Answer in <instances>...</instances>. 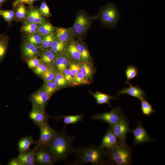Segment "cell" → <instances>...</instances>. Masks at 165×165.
<instances>
[{
  "instance_id": "6da1fadb",
  "label": "cell",
  "mask_w": 165,
  "mask_h": 165,
  "mask_svg": "<svg viewBox=\"0 0 165 165\" xmlns=\"http://www.w3.org/2000/svg\"><path fill=\"white\" fill-rule=\"evenodd\" d=\"M75 139V137L68 134L65 128L57 131L56 136L48 147L53 162L66 160L71 154L75 152V149L73 146Z\"/></svg>"
},
{
  "instance_id": "7a4b0ae2",
  "label": "cell",
  "mask_w": 165,
  "mask_h": 165,
  "mask_svg": "<svg viewBox=\"0 0 165 165\" xmlns=\"http://www.w3.org/2000/svg\"><path fill=\"white\" fill-rule=\"evenodd\" d=\"M74 152L76 156L75 165L86 163L95 165H102L106 163V159H108L106 150L94 145L77 148L75 149Z\"/></svg>"
},
{
  "instance_id": "3957f363",
  "label": "cell",
  "mask_w": 165,
  "mask_h": 165,
  "mask_svg": "<svg viewBox=\"0 0 165 165\" xmlns=\"http://www.w3.org/2000/svg\"><path fill=\"white\" fill-rule=\"evenodd\" d=\"M108 159L118 165H129L132 162V151L126 141L118 140L112 148L106 150Z\"/></svg>"
},
{
  "instance_id": "277c9868",
  "label": "cell",
  "mask_w": 165,
  "mask_h": 165,
  "mask_svg": "<svg viewBox=\"0 0 165 165\" xmlns=\"http://www.w3.org/2000/svg\"><path fill=\"white\" fill-rule=\"evenodd\" d=\"M120 17L116 6L113 3H108L101 7L97 18L104 26L113 28L116 26Z\"/></svg>"
},
{
  "instance_id": "5b68a950",
  "label": "cell",
  "mask_w": 165,
  "mask_h": 165,
  "mask_svg": "<svg viewBox=\"0 0 165 165\" xmlns=\"http://www.w3.org/2000/svg\"><path fill=\"white\" fill-rule=\"evenodd\" d=\"M93 18L84 10L79 11L72 27L75 36L80 37L85 34L90 27Z\"/></svg>"
},
{
  "instance_id": "8992f818",
  "label": "cell",
  "mask_w": 165,
  "mask_h": 165,
  "mask_svg": "<svg viewBox=\"0 0 165 165\" xmlns=\"http://www.w3.org/2000/svg\"><path fill=\"white\" fill-rule=\"evenodd\" d=\"M112 131L118 139L121 141H126L127 135L130 132L128 120L122 112L117 123L111 127Z\"/></svg>"
},
{
  "instance_id": "52a82bcc",
  "label": "cell",
  "mask_w": 165,
  "mask_h": 165,
  "mask_svg": "<svg viewBox=\"0 0 165 165\" xmlns=\"http://www.w3.org/2000/svg\"><path fill=\"white\" fill-rule=\"evenodd\" d=\"M39 128L40 136L39 139L36 141V146L38 147L48 148L49 144L56 136L57 131L50 127L48 123Z\"/></svg>"
},
{
  "instance_id": "ba28073f",
  "label": "cell",
  "mask_w": 165,
  "mask_h": 165,
  "mask_svg": "<svg viewBox=\"0 0 165 165\" xmlns=\"http://www.w3.org/2000/svg\"><path fill=\"white\" fill-rule=\"evenodd\" d=\"M122 112L120 107L113 108L108 112L92 115L91 119L94 120H100L108 123L111 127H113L117 123Z\"/></svg>"
},
{
  "instance_id": "9c48e42d",
  "label": "cell",
  "mask_w": 165,
  "mask_h": 165,
  "mask_svg": "<svg viewBox=\"0 0 165 165\" xmlns=\"http://www.w3.org/2000/svg\"><path fill=\"white\" fill-rule=\"evenodd\" d=\"M130 132L134 135L133 143L135 146L146 142H155L154 139L151 138L149 136L146 130L140 121L138 122L135 128L130 129Z\"/></svg>"
},
{
  "instance_id": "30bf717a",
  "label": "cell",
  "mask_w": 165,
  "mask_h": 165,
  "mask_svg": "<svg viewBox=\"0 0 165 165\" xmlns=\"http://www.w3.org/2000/svg\"><path fill=\"white\" fill-rule=\"evenodd\" d=\"M28 117L39 128L48 123L49 118H53L57 119L58 118V117H51L47 115L45 109L33 106L28 114Z\"/></svg>"
},
{
  "instance_id": "8fae6325",
  "label": "cell",
  "mask_w": 165,
  "mask_h": 165,
  "mask_svg": "<svg viewBox=\"0 0 165 165\" xmlns=\"http://www.w3.org/2000/svg\"><path fill=\"white\" fill-rule=\"evenodd\" d=\"M35 147V164L45 165H53L54 162L49 149L48 148Z\"/></svg>"
},
{
  "instance_id": "7c38bea8",
  "label": "cell",
  "mask_w": 165,
  "mask_h": 165,
  "mask_svg": "<svg viewBox=\"0 0 165 165\" xmlns=\"http://www.w3.org/2000/svg\"><path fill=\"white\" fill-rule=\"evenodd\" d=\"M51 97L42 88L33 93L29 97L32 106L45 109Z\"/></svg>"
},
{
  "instance_id": "4fadbf2b",
  "label": "cell",
  "mask_w": 165,
  "mask_h": 165,
  "mask_svg": "<svg viewBox=\"0 0 165 165\" xmlns=\"http://www.w3.org/2000/svg\"><path fill=\"white\" fill-rule=\"evenodd\" d=\"M27 10V14L24 23L29 22L39 25L47 21L37 7L29 6Z\"/></svg>"
},
{
  "instance_id": "5bb4252c",
  "label": "cell",
  "mask_w": 165,
  "mask_h": 165,
  "mask_svg": "<svg viewBox=\"0 0 165 165\" xmlns=\"http://www.w3.org/2000/svg\"><path fill=\"white\" fill-rule=\"evenodd\" d=\"M21 50L22 56L26 60L39 57L42 51L39 47L25 41L22 46Z\"/></svg>"
},
{
  "instance_id": "9a60e30c",
  "label": "cell",
  "mask_w": 165,
  "mask_h": 165,
  "mask_svg": "<svg viewBox=\"0 0 165 165\" xmlns=\"http://www.w3.org/2000/svg\"><path fill=\"white\" fill-rule=\"evenodd\" d=\"M75 36L72 28H56L55 32L56 38L61 42L66 43L74 40Z\"/></svg>"
},
{
  "instance_id": "2e32d148",
  "label": "cell",
  "mask_w": 165,
  "mask_h": 165,
  "mask_svg": "<svg viewBox=\"0 0 165 165\" xmlns=\"http://www.w3.org/2000/svg\"><path fill=\"white\" fill-rule=\"evenodd\" d=\"M128 87H124L119 90L117 93V96L127 94L140 100L142 98H146V94L142 88L138 85L133 86L129 82Z\"/></svg>"
},
{
  "instance_id": "e0dca14e",
  "label": "cell",
  "mask_w": 165,
  "mask_h": 165,
  "mask_svg": "<svg viewBox=\"0 0 165 165\" xmlns=\"http://www.w3.org/2000/svg\"><path fill=\"white\" fill-rule=\"evenodd\" d=\"M118 141V140L113 133L111 127H110L102 138L100 146L106 150H108L113 147Z\"/></svg>"
},
{
  "instance_id": "ac0fdd59",
  "label": "cell",
  "mask_w": 165,
  "mask_h": 165,
  "mask_svg": "<svg viewBox=\"0 0 165 165\" xmlns=\"http://www.w3.org/2000/svg\"><path fill=\"white\" fill-rule=\"evenodd\" d=\"M35 147L33 149L22 153H20L17 157L21 165H34Z\"/></svg>"
},
{
  "instance_id": "d6986e66",
  "label": "cell",
  "mask_w": 165,
  "mask_h": 165,
  "mask_svg": "<svg viewBox=\"0 0 165 165\" xmlns=\"http://www.w3.org/2000/svg\"><path fill=\"white\" fill-rule=\"evenodd\" d=\"M71 61L65 53L57 55L54 65L57 72H62L64 69L68 68Z\"/></svg>"
},
{
  "instance_id": "ffe728a7",
  "label": "cell",
  "mask_w": 165,
  "mask_h": 165,
  "mask_svg": "<svg viewBox=\"0 0 165 165\" xmlns=\"http://www.w3.org/2000/svg\"><path fill=\"white\" fill-rule=\"evenodd\" d=\"M65 54L73 61L78 63L82 62L80 54L76 48L75 41H72L68 43Z\"/></svg>"
},
{
  "instance_id": "44dd1931",
  "label": "cell",
  "mask_w": 165,
  "mask_h": 165,
  "mask_svg": "<svg viewBox=\"0 0 165 165\" xmlns=\"http://www.w3.org/2000/svg\"><path fill=\"white\" fill-rule=\"evenodd\" d=\"M80 71L87 79L92 81L96 70L92 62H82L79 63Z\"/></svg>"
},
{
  "instance_id": "7402d4cb",
  "label": "cell",
  "mask_w": 165,
  "mask_h": 165,
  "mask_svg": "<svg viewBox=\"0 0 165 165\" xmlns=\"http://www.w3.org/2000/svg\"><path fill=\"white\" fill-rule=\"evenodd\" d=\"M91 95L94 98L98 105L107 104L112 108V107L109 103L110 101L112 99H118L116 96L104 93L98 91H97L94 93H92Z\"/></svg>"
},
{
  "instance_id": "603a6c76",
  "label": "cell",
  "mask_w": 165,
  "mask_h": 165,
  "mask_svg": "<svg viewBox=\"0 0 165 165\" xmlns=\"http://www.w3.org/2000/svg\"><path fill=\"white\" fill-rule=\"evenodd\" d=\"M31 136H27L21 138L17 143V149L19 153L25 152L30 150L31 145L35 143Z\"/></svg>"
},
{
  "instance_id": "cb8c5ba5",
  "label": "cell",
  "mask_w": 165,
  "mask_h": 165,
  "mask_svg": "<svg viewBox=\"0 0 165 165\" xmlns=\"http://www.w3.org/2000/svg\"><path fill=\"white\" fill-rule=\"evenodd\" d=\"M76 48L81 56L82 62H92V58L84 42L75 41Z\"/></svg>"
},
{
  "instance_id": "d4e9b609",
  "label": "cell",
  "mask_w": 165,
  "mask_h": 165,
  "mask_svg": "<svg viewBox=\"0 0 165 165\" xmlns=\"http://www.w3.org/2000/svg\"><path fill=\"white\" fill-rule=\"evenodd\" d=\"M57 55L51 49H46L42 50L39 57L42 62L50 66L54 65Z\"/></svg>"
},
{
  "instance_id": "484cf974",
  "label": "cell",
  "mask_w": 165,
  "mask_h": 165,
  "mask_svg": "<svg viewBox=\"0 0 165 165\" xmlns=\"http://www.w3.org/2000/svg\"><path fill=\"white\" fill-rule=\"evenodd\" d=\"M68 43L61 42L55 38L50 49L57 55L65 53Z\"/></svg>"
},
{
  "instance_id": "4316f807",
  "label": "cell",
  "mask_w": 165,
  "mask_h": 165,
  "mask_svg": "<svg viewBox=\"0 0 165 165\" xmlns=\"http://www.w3.org/2000/svg\"><path fill=\"white\" fill-rule=\"evenodd\" d=\"M56 28V27L46 21L38 25L36 33L43 36L54 32Z\"/></svg>"
},
{
  "instance_id": "83f0119b",
  "label": "cell",
  "mask_w": 165,
  "mask_h": 165,
  "mask_svg": "<svg viewBox=\"0 0 165 165\" xmlns=\"http://www.w3.org/2000/svg\"><path fill=\"white\" fill-rule=\"evenodd\" d=\"M55 38V32L42 36V40L40 48L42 50L50 49Z\"/></svg>"
},
{
  "instance_id": "f1b7e54d",
  "label": "cell",
  "mask_w": 165,
  "mask_h": 165,
  "mask_svg": "<svg viewBox=\"0 0 165 165\" xmlns=\"http://www.w3.org/2000/svg\"><path fill=\"white\" fill-rule=\"evenodd\" d=\"M57 71L54 65L49 66L46 70L40 77L44 82L53 80Z\"/></svg>"
},
{
  "instance_id": "f546056e",
  "label": "cell",
  "mask_w": 165,
  "mask_h": 165,
  "mask_svg": "<svg viewBox=\"0 0 165 165\" xmlns=\"http://www.w3.org/2000/svg\"><path fill=\"white\" fill-rule=\"evenodd\" d=\"M84 115L81 114L74 115H66L58 117V119H62L65 125L70 124H75L82 120Z\"/></svg>"
},
{
  "instance_id": "4dcf8cb0",
  "label": "cell",
  "mask_w": 165,
  "mask_h": 165,
  "mask_svg": "<svg viewBox=\"0 0 165 165\" xmlns=\"http://www.w3.org/2000/svg\"><path fill=\"white\" fill-rule=\"evenodd\" d=\"M125 73L126 77L125 84L130 82V81L133 79L137 77L138 74V70L136 66L128 65L125 70Z\"/></svg>"
},
{
  "instance_id": "1f68e13d",
  "label": "cell",
  "mask_w": 165,
  "mask_h": 165,
  "mask_svg": "<svg viewBox=\"0 0 165 165\" xmlns=\"http://www.w3.org/2000/svg\"><path fill=\"white\" fill-rule=\"evenodd\" d=\"M16 8L15 12V20L24 21L27 14V9L24 3L18 4Z\"/></svg>"
},
{
  "instance_id": "d6a6232c",
  "label": "cell",
  "mask_w": 165,
  "mask_h": 165,
  "mask_svg": "<svg viewBox=\"0 0 165 165\" xmlns=\"http://www.w3.org/2000/svg\"><path fill=\"white\" fill-rule=\"evenodd\" d=\"M9 38L5 35H0V61L4 57L7 51Z\"/></svg>"
},
{
  "instance_id": "836d02e7",
  "label": "cell",
  "mask_w": 165,
  "mask_h": 165,
  "mask_svg": "<svg viewBox=\"0 0 165 165\" xmlns=\"http://www.w3.org/2000/svg\"><path fill=\"white\" fill-rule=\"evenodd\" d=\"M38 25L29 22L24 23L20 31L25 35H31L36 33Z\"/></svg>"
},
{
  "instance_id": "e575fe53",
  "label": "cell",
  "mask_w": 165,
  "mask_h": 165,
  "mask_svg": "<svg viewBox=\"0 0 165 165\" xmlns=\"http://www.w3.org/2000/svg\"><path fill=\"white\" fill-rule=\"evenodd\" d=\"M92 83V81L86 78L80 71L73 77V86L81 85H89Z\"/></svg>"
},
{
  "instance_id": "d590c367",
  "label": "cell",
  "mask_w": 165,
  "mask_h": 165,
  "mask_svg": "<svg viewBox=\"0 0 165 165\" xmlns=\"http://www.w3.org/2000/svg\"><path fill=\"white\" fill-rule=\"evenodd\" d=\"M142 114L146 116H149L155 112L152 106L146 99V98L140 100Z\"/></svg>"
},
{
  "instance_id": "8d00e7d4",
  "label": "cell",
  "mask_w": 165,
  "mask_h": 165,
  "mask_svg": "<svg viewBox=\"0 0 165 165\" xmlns=\"http://www.w3.org/2000/svg\"><path fill=\"white\" fill-rule=\"evenodd\" d=\"M42 88L50 97L54 93L60 89L53 80L44 82Z\"/></svg>"
},
{
  "instance_id": "74e56055",
  "label": "cell",
  "mask_w": 165,
  "mask_h": 165,
  "mask_svg": "<svg viewBox=\"0 0 165 165\" xmlns=\"http://www.w3.org/2000/svg\"><path fill=\"white\" fill-rule=\"evenodd\" d=\"M42 38V36L37 33L25 35V41L38 47H40Z\"/></svg>"
},
{
  "instance_id": "f35d334b",
  "label": "cell",
  "mask_w": 165,
  "mask_h": 165,
  "mask_svg": "<svg viewBox=\"0 0 165 165\" xmlns=\"http://www.w3.org/2000/svg\"><path fill=\"white\" fill-rule=\"evenodd\" d=\"M1 16L4 19L5 21L9 24L15 20V12L13 10H0Z\"/></svg>"
},
{
  "instance_id": "ab89813d",
  "label": "cell",
  "mask_w": 165,
  "mask_h": 165,
  "mask_svg": "<svg viewBox=\"0 0 165 165\" xmlns=\"http://www.w3.org/2000/svg\"><path fill=\"white\" fill-rule=\"evenodd\" d=\"M53 80L60 89L68 86L62 72H57Z\"/></svg>"
},
{
  "instance_id": "60d3db41",
  "label": "cell",
  "mask_w": 165,
  "mask_h": 165,
  "mask_svg": "<svg viewBox=\"0 0 165 165\" xmlns=\"http://www.w3.org/2000/svg\"><path fill=\"white\" fill-rule=\"evenodd\" d=\"M39 9L41 14L43 16L49 17L52 16L49 8L45 0H42Z\"/></svg>"
},
{
  "instance_id": "b9f144b4",
  "label": "cell",
  "mask_w": 165,
  "mask_h": 165,
  "mask_svg": "<svg viewBox=\"0 0 165 165\" xmlns=\"http://www.w3.org/2000/svg\"><path fill=\"white\" fill-rule=\"evenodd\" d=\"M27 61L28 67L32 69L37 67L42 62L38 57H32L27 59Z\"/></svg>"
},
{
  "instance_id": "7bdbcfd3",
  "label": "cell",
  "mask_w": 165,
  "mask_h": 165,
  "mask_svg": "<svg viewBox=\"0 0 165 165\" xmlns=\"http://www.w3.org/2000/svg\"><path fill=\"white\" fill-rule=\"evenodd\" d=\"M48 67L49 66L42 62L38 66L32 70L35 74L40 76L45 72Z\"/></svg>"
},
{
  "instance_id": "ee69618b",
  "label": "cell",
  "mask_w": 165,
  "mask_h": 165,
  "mask_svg": "<svg viewBox=\"0 0 165 165\" xmlns=\"http://www.w3.org/2000/svg\"><path fill=\"white\" fill-rule=\"evenodd\" d=\"M63 74L68 86H73L72 79L73 76L68 68L64 69Z\"/></svg>"
},
{
  "instance_id": "f6af8a7d",
  "label": "cell",
  "mask_w": 165,
  "mask_h": 165,
  "mask_svg": "<svg viewBox=\"0 0 165 165\" xmlns=\"http://www.w3.org/2000/svg\"><path fill=\"white\" fill-rule=\"evenodd\" d=\"M68 68L73 76L80 72L79 63H76L72 61H71Z\"/></svg>"
},
{
  "instance_id": "bcb514c9",
  "label": "cell",
  "mask_w": 165,
  "mask_h": 165,
  "mask_svg": "<svg viewBox=\"0 0 165 165\" xmlns=\"http://www.w3.org/2000/svg\"><path fill=\"white\" fill-rule=\"evenodd\" d=\"M39 0H14L13 2V8H15L18 4L20 3H25L29 6H32L34 3Z\"/></svg>"
},
{
  "instance_id": "7dc6e473",
  "label": "cell",
  "mask_w": 165,
  "mask_h": 165,
  "mask_svg": "<svg viewBox=\"0 0 165 165\" xmlns=\"http://www.w3.org/2000/svg\"><path fill=\"white\" fill-rule=\"evenodd\" d=\"M7 165H21L17 157L10 159Z\"/></svg>"
},
{
  "instance_id": "c3c4849f",
  "label": "cell",
  "mask_w": 165,
  "mask_h": 165,
  "mask_svg": "<svg viewBox=\"0 0 165 165\" xmlns=\"http://www.w3.org/2000/svg\"><path fill=\"white\" fill-rule=\"evenodd\" d=\"M6 0H0V6H2Z\"/></svg>"
},
{
  "instance_id": "681fc988",
  "label": "cell",
  "mask_w": 165,
  "mask_h": 165,
  "mask_svg": "<svg viewBox=\"0 0 165 165\" xmlns=\"http://www.w3.org/2000/svg\"><path fill=\"white\" fill-rule=\"evenodd\" d=\"M1 6H0V8ZM1 14H0V16H1Z\"/></svg>"
},
{
  "instance_id": "f907efd6",
  "label": "cell",
  "mask_w": 165,
  "mask_h": 165,
  "mask_svg": "<svg viewBox=\"0 0 165 165\" xmlns=\"http://www.w3.org/2000/svg\"><path fill=\"white\" fill-rule=\"evenodd\" d=\"M1 163H0V165H1Z\"/></svg>"
}]
</instances>
